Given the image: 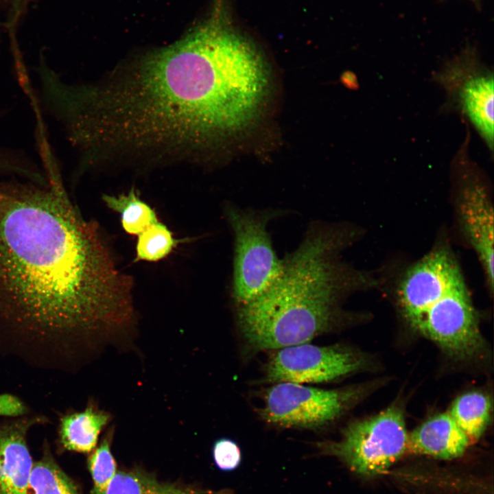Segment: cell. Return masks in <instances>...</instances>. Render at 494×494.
<instances>
[{
	"label": "cell",
	"instance_id": "1",
	"mask_svg": "<svg viewBox=\"0 0 494 494\" xmlns=\"http://www.w3.org/2000/svg\"><path fill=\"white\" fill-rule=\"evenodd\" d=\"M134 315L131 277L62 181L0 183L1 353L67 370Z\"/></svg>",
	"mask_w": 494,
	"mask_h": 494
},
{
	"label": "cell",
	"instance_id": "2",
	"mask_svg": "<svg viewBox=\"0 0 494 494\" xmlns=\"http://www.w3.org/2000/svg\"><path fill=\"white\" fill-rule=\"evenodd\" d=\"M270 85L260 51L215 8L176 43L84 84L81 126L103 159L192 161L250 126Z\"/></svg>",
	"mask_w": 494,
	"mask_h": 494
},
{
	"label": "cell",
	"instance_id": "3",
	"mask_svg": "<svg viewBox=\"0 0 494 494\" xmlns=\"http://www.w3.org/2000/svg\"><path fill=\"white\" fill-rule=\"evenodd\" d=\"M348 231L324 221L309 225L298 246L283 260L279 278L253 300L236 305L237 323L255 351L307 343L329 331L340 316L343 295L355 275L339 252Z\"/></svg>",
	"mask_w": 494,
	"mask_h": 494
},
{
	"label": "cell",
	"instance_id": "4",
	"mask_svg": "<svg viewBox=\"0 0 494 494\" xmlns=\"http://www.w3.org/2000/svg\"><path fill=\"white\" fill-rule=\"evenodd\" d=\"M281 214L277 210L225 204L224 215L234 237L232 294L236 305L259 296L281 274L283 260L277 256L267 230L269 222Z\"/></svg>",
	"mask_w": 494,
	"mask_h": 494
},
{
	"label": "cell",
	"instance_id": "5",
	"mask_svg": "<svg viewBox=\"0 0 494 494\" xmlns=\"http://www.w3.org/2000/svg\"><path fill=\"white\" fill-rule=\"evenodd\" d=\"M408 436L403 412L390 406L379 414L345 427L340 441L320 444L322 450L364 475L386 472L406 451Z\"/></svg>",
	"mask_w": 494,
	"mask_h": 494
},
{
	"label": "cell",
	"instance_id": "6",
	"mask_svg": "<svg viewBox=\"0 0 494 494\" xmlns=\"http://www.w3.org/2000/svg\"><path fill=\"white\" fill-rule=\"evenodd\" d=\"M267 390L260 410L268 423L285 428L316 430L339 418L357 395L353 389H322L280 382Z\"/></svg>",
	"mask_w": 494,
	"mask_h": 494
},
{
	"label": "cell",
	"instance_id": "7",
	"mask_svg": "<svg viewBox=\"0 0 494 494\" xmlns=\"http://www.w3.org/2000/svg\"><path fill=\"white\" fill-rule=\"evenodd\" d=\"M411 327L456 360L481 355L484 341L464 282L431 305Z\"/></svg>",
	"mask_w": 494,
	"mask_h": 494
},
{
	"label": "cell",
	"instance_id": "8",
	"mask_svg": "<svg viewBox=\"0 0 494 494\" xmlns=\"http://www.w3.org/2000/svg\"><path fill=\"white\" fill-rule=\"evenodd\" d=\"M364 361L340 345L299 344L276 350L266 367L269 384H318L335 381L360 370Z\"/></svg>",
	"mask_w": 494,
	"mask_h": 494
},
{
	"label": "cell",
	"instance_id": "9",
	"mask_svg": "<svg viewBox=\"0 0 494 494\" xmlns=\"http://www.w3.org/2000/svg\"><path fill=\"white\" fill-rule=\"evenodd\" d=\"M438 79L492 152L494 131L492 71L482 66L474 51L467 49L445 67Z\"/></svg>",
	"mask_w": 494,
	"mask_h": 494
},
{
	"label": "cell",
	"instance_id": "10",
	"mask_svg": "<svg viewBox=\"0 0 494 494\" xmlns=\"http://www.w3.org/2000/svg\"><path fill=\"white\" fill-rule=\"evenodd\" d=\"M464 282L452 255L444 248L429 252L412 266L400 282L397 296L411 325L434 303Z\"/></svg>",
	"mask_w": 494,
	"mask_h": 494
},
{
	"label": "cell",
	"instance_id": "11",
	"mask_svg": "<svg viewBox=\"0 0 494 494\" xmlns=\"http://www.w3.org/2000/svg\"><path fill=\"white\" fill-rule=\"evenodd\" d=\"M458 216L462 232L478 255L487 283L493 287V209L484 185L473 179L460 186Z\"/></svg>",
	"mask_w": 494,
	"mask_h": 494
},
{
	"label": "cell",
	"instance_id": "12",
	"mask_svg": "<svg viewBox=\"0 0 494 494\" xmlns=\"http://www.w3.org/2000/svg\"><path fill=\"white\" fill-rule=\"evenodd\" d=\"M49 422L42 414L0 422V494H25L33 460L27 444L30 430Z\"/></svg>",
	"mask_w": 494,
	"mask_h": 494
},
{
	"label": "cell",
	"instance_id": "13",
	"mask_svg": "<svg viewBox=\"0 0 494 494\" xmlns=\"http://www.w3.org/2000/svg\"><path fill=\"white\" fill-rule=\"evenodd\" d=\"M470 443L449 412H445L429 419L409 434L406 450L451 460L461 456Z\"/></svg>",
	"mask_w": 494,
	"mask_h": 494
},
{
	"label": "cell",
	"instance_id": "14",
	"mask_svg": "<svg viewBox=\"0 0 494 494\" xmlns=\"http://www.w3.org/2000/svg\"><path fill=\"white\" fill-rule=\"evenodd\" d=\"M110 414L89 401L80 411L58 414L57 442L61 450L89 453L96 447L99 435L110 423Z\"/></svg>",
	"mask_w": 494,
	"mask_h": 494
},
{
	"label": "cell",
	"instance_id": "15",
	"mask_svg": "<svg viewBox=\"0 0 494 494\" xmlns=\"http://www.w3.org/2000/svg\"><path fill=\"white\" fill-rule=\"evenodd\" d=\"M25 494H81L56 462L47 441L42 457L33 463Z\"/></svg>",
	"mask_w": 494,
	"mask_h": 494
},
{
	"label": "cell",
	"instance_id": "16",
	"mask_svg": "<svg viewBox=\"0 0 494 494\" xmlns=\"http://www.w3.org/2000/svg\"><path fill=\"white\" fill-rule=\"evenodd\" d=\"M489 398L480 392H469L458 397L449 414L470 442L478 440L489 423L491 413Z\"/></svg>",
	"mask_w": 494,
	"mask_h": 494
},
{
	"label": "cell",
	"instance_id": "17",
	"mask_svg": "<svg viewBox=\"0 0 494 494\" xmlns=\"http://www.w3.org/2000/svg\"><path fill=\"white\" fill-rule=\"evenodd\" d=\"M102 199L108 208L120 214L122 227L130 235L137 236L158 221L155 211L134 188L126 194H104Z\"/></svg>",
	"mask_w": 494,
	"mask_h": 494
},
{
	"label": "cell",
	"instance_id": "18",
	"mask_svg": "<svg viewBox=\"0 0 494 494\" xmlns=\"http://www.w3.org/2000/svg\"><path fill=\"white\" fill-rule=\"evenodd\" d=\"M209 492L158 481L139 471H119L105 494H204Z\"/></svg>",
	"mask_w": 494,
	"mask_h": 494
},
{
	"label": "cell",
	"instance_id": "19",
	"mask_svg": "<svg viewBox=\"0 0 494 494\" xmlns=\"http://www.w3.org/2000/svg\"><path fill=\"white\" fill-rule=\"evenodd\" d=\"M134 261H157L166 257L180 242L174 237L167 226L160 221L139 234Z\"/></svg>",
	"mask_w": 494,
	"mask_h": 494
},
{
	"label": "cell",
	"instance_id": "20",
	"mask_svg": "<svg viewBox=\"0 0 494 494\" xmlns=\"http://www.w3.org/2000/svg\"><path fill=\"white\" fill-rule=\"evenodd\" d=\"M112 436L113 430H109L88 458V468L93 480L91 494H105L116 474L117 464L110 450Z\"/></svg>",
	"mask_w": 494,
	"mask_h": 494
},
{
	"label": "cell",
	"instance_id": "21",
	"mask_svg": "<svg viewBox=\"0 0 494 494\" xmlns=\"http://www.w3.org/2000/svg\"><path fill=\"white\" fill-rule=\"evenodd\" d=\"M212 453L215 464L222 471H233L239 467L242 461L239 447L229 438H224L216 440Z\"/></svg>",
	"mask_w": 494,
	"mask_h": 494
},
{
	"label": "cell",
	"instance_id": "22",
	"mask_svg": "<svg viewBox=\"0 0 494 494\" xmlns=\"http://www.w3.org/2000/svg\"><path fill=\"white\" fill-rule=\"evenodd\" d=\"M30 414V408L19 397L7 392L0 394V417L17 419Z\"/></svg>",
	"mask_w": 494,
	"mask_h": 494
},
{
	"label": "cell",
	"instance_id": "23",
	"mask_svg": "<svg viewBox=\"0 0 494 494\" xmlns=\"http://www.w3.org/2000/svg\"><path fill=\"white\" fill-rule=\"evenodd\" d=\"M8 154L4 148H0V176H2L8 167Z\"/></svg>",
	"mask_w": 494,
	"mask_h": 494
},
{
	"label": "cell",
	"instance_id": "24",
	"mask_svg": "<svg viewBox=\"0 0 494 494\" xmlns=\"http://www.w3.org/2000/svg\"><path fill=\"white\" fill-rule=\"evenodd\" d=\"M21 0H12V2H14L15 4H16L18 2H19Z\"/></svg>",
	"mask_w": 494,
	"mask_h": 494
}]
</instances>
